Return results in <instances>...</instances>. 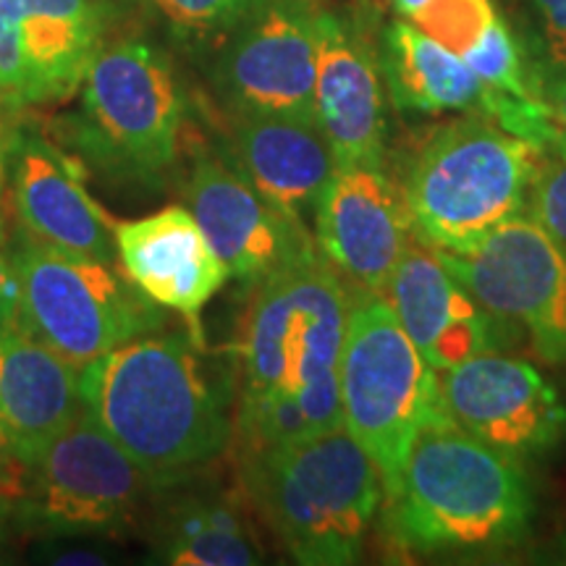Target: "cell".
Instances as JSON below:
<instances>
[{
	"label": "cell",
	"instance_id": "cell-1",
	"mask_svg": "<svg viewBox=\"0 0 566 566\" xmlns=\"http://www.w3.org/2000/svg\"><path fill=\"white\" fill-rule=\"evenodd\" d=\"M349 300L317 244L254 283L239 342V459L344 424L338 363Z\"/></svg>",
	"mask_w": 566,
	"mask_h": 566
},
{
	"label": "cell",
	"instance_id": "cell-2",
	"mask_svg": "<svg viewBox=\"0 0 566 566\" xmlns=\"http://www.w3.org/2000/svg\"><path fill=\"white\" fill-rule=\"evenodd\" d=\"M192 334H145L80 370L82 405L158 491L208 464L233 436L231 396Z\"/></svg>",
	"mask_w": 566,
	"mask_h": 566
},
{
	"label": "cell",
	"instance_id": "cell-3",
	"mask_svg": "<svg viewBox=\"0 0 566 566\" xmlns=\"http://www.w3.org/2000/svg\"><path fill=\"white\" fill-rule=\"evenodd\" d=\"M533 516L522 464L443 415L409 446L388 495L386 533L405 554L485 558L522 546Z\"/></svg>",
	"mask_w": 566,
	"mask_h": 566
},
{
	"label": "cell",
	"instance_id": "cell-4",
	"mask_svg": "<svg viewBox=\"0 0 566 566\" xmlns=\"http://www.w3.org/2000/svg\"><path fill=\"white\" fill-rule=\"evenodd\" d=\"M254 509L296 564L349 566L384 501V478L346 424L242 459Z\"/></svg>",
	"mask_w": 566,
	"mask_h": 566
},
{
	"label": "cell",
	"instance_id": "cell-5",
	"mask_svg": "<svg viewBox=\"0 0 566 566\" xmlns=\"http://www.w3.org/2000/svg\"><path fill=\"white\" fill-rule=\"evenodd\" d=\"M543 150L470 113L438 126L409 163L405 192L415 237L467 252L530 205Z\"/></svg>",
	"mask_w": 566,
	"mask_h": 566
},
{
	"label": "cell",
	"instance_id": "cell-6",
	"mask_svg": "<svg viewBox=\"0 0 566 566\" xmlns=\"http://www.w3.org/2000/svg\"><path fill=\"white\" fill-rule=\"evenodd\" d=\"M184 95L171 59L153 40L103 42L82 82V111L63 139L92 168L122 181L153 184L174 168Z\"/></svg>",
	"mask_w": 566,
	"mask_h": 566
},
{
	"label": "cell",
	"instance_id": "cell-7",
	"mask_svg": "<svg viewBox=\"0 0 566 566\" xmlns=\"http://www.w3.org/2000/svg\"><path fill=\"white\" fill-rule=\"evenodd\" d=\"M338 386L346 430L378 464L388 499L415 436L446 409L436 370L384 294H352Z\"/></svg>",
	"mask_w": 566,
	"mask_h": 566
},
{
	"label": "cell",
	"instance_id": "cell-8",
	"mask_svg": "<svg viewBox=\"0 0 566 566\" xmlns=\"http://www.w3.org/2000/svg\"><path fill=\"white\" fill-rule=\"evenodd\" d=\"M19 325L76 370L132 338L155 334L163 307L111 263L48 247L21 231L11 247Z\"/></svg>",
	"mask_w": 566,
	"mask_h": 566
},
{
	"label": "cell",
	"instance_id": "cell-9",
	"mask_svg": "<svg viewBox=\"0 0 566 566\" xmlns=\"http://www.w3.org/2000/svg\"><path fill=\"white\" fill-rule=\"evenodd\" d=\"M153 491L158 485L82 412L27 464V488L17 504L42 533L101 535L129 527Z\"/></svg>",
	"mask_w": 566,
	"mask_h": 566
},
{
	"label": "cell",
	"instance_id": "cell-10",
	"mask_svg": "<svg viewBox=\"0 0 566 566\" xmlns=\"http://www.w3.org/2000/svg\"><path fill=\"white\" fill-rule=\"evenodd\" d=\"M438 258L488 313L527 338L541 363L566 365V250L533 216L501 223L472 250Z\"/></svg>",
	"mask_w": 566,
	"mask_h": 566
},
{
	"label": "cell",
	"instance_id": "cell-11",
	"mask_svg": "<svg viewBox=\"0 0 566 566\" xmlns=\"http://www.w3.org/2000/svg\"><path fill=\"white\" fill-rule=\"evenodd\" d=\"M315 0H258L223 40L212 84L239 116L317 118Z\"/></svg>",
	"mask_w": 566,
	"mask_h": 566
},
{
	"label": "cell",
	"instance_id": "cell-12",
	"mask_svg": "<svg viewBox=\"0 0 566 566\" xmlns=\"http://www.w3.org/2000/svg\"><path fill=\"white\" fill-rule=\"evenodd\" d=\"M446 415L501 454L530 462L566 436V405L525 359L485 352L443 373Z\"/></svg>",
	"mask_w": 566,
	"mask_h": 566
},
{
	"label": "cell",
	"instance_id": "cell-13",
	"mask_svg": "<svg viewBox=\"0 0 566 566\" xmlns=\"http://www.w3.org/2000/svg\"><path fill=\"white\" fill-rule=\"evenodd\" d=\"M3 192L21 231L55 250L113 263L111 216L90 195L80 160L34 126H9L3 139Z\"/></svg>",
	"mask_w": 566,
	"mask_h": 566
},
{
	"label": "cell",
	"instance_id": "cell-14",
	"mask_svg": "<svg viewBox=\"0 0 566 566\" xmlns=\"http://www.w3.org/2000/svg\"><path fill=\"white\" fill-rule=\"evenodd\" d=\"M412 237L405 192L384 163L336 166L315 208V242L344 279L384 294Z\"/></svg>",
	"mask_w": 566,
	"mask_h": 566
},
{
	"label": "cell",
	"instance_id": "cell-15",
	"mask_svg": "<svg viewBox=\"0 0 566 566\" xmlns=\"http://www.w3.org/2000/svg\"><path fill=\"white\" fill-rule=\"evenodd\" d=\"M184 197L229 275L252 286L317 244L300 218L275 208L237 166L210 153L195 158Z\"/></svg>",
	"mask_w": 566,
	"mask_h": 566
},
{
	"label": "cell",
	"instance_id": "cell-16",
	"mask_svg": "<svg viewBox=\"0 0 566 566\" xmlns=\"http://www.w3.org/2000/svg\"><path fill=\"white\" fill-rule=\"evenodd\" d=\"M384 296L438 373L514 344V331L480 304L428 244H409Z\"/></svg>",
	"mask_w": 566,
	"mask_h": 566
},
{
	"label": "cell",
	"instance_id": "cell-17",
	"mask_svg": "<svg viewBox=\"0 0 566 566\" xmlns=\"http://www.w3.org/2000/svg\"><path fill=\"white\" fill-rule=\"evenodd\" d=\"M317 124L336 166L386 160V92L378 51L359 21L317 11Z\"/></svg>",
	"mask_w": 566,
	"mask_h": 566
},
{
	"label": "cell",
	"instance_id": "cell-18",
	"mask_svg": "<svg viewBox=\"0 0 566 566\" xmlns=\"http://www.w3.org/2000/svg\"><path fill=\"white\" fill-rule=\"evenodd\" d=\"M113 237L126 279L153 304L179 313L189 334L205 342L200 315L229 271L189 208L171 205L137 221H118Z\"/></svg>",
	"mask_w": 566,
	"mask_h": 566
},
{
	"label": "cell",
	"instance_id": "cell-19",
	"mask_svg": "<svg viewBox=\"0 0 566 566\" xmlns=\"http://www.w3.org/2000/svg\"><path fill=\"white\" fill-rule=\"evenodd\" d=\"M233 166L265 200L289 216L315 212L336 171V158L317 118L239 116L231 134Z\"/></svg>",
	"mask_w": 566,
	"mask_h": 566
},
{
	"label": "cell",
	"instance_id": "cell-20",
	"mask_svg": "<svg viewBox=\"0 0 566 566\" xmlns=\"http://www.w3.org/2000/svg\"><path fill=\"white\" fill-rule=\"evenodd\" d=\"M84 412L80 370L24 331L0 334V433L24 464Z\"/></svg>",
	"mask_w": 566,
	"mask_h": 566
},
{
	"label": "cell",
	"instance_id": "cell-21",
	"mask_svg": "<svg viewBox=\"0 0 566 566\" xmlns=\"http://www.w3.org/2000/svg\"><path fill=\"white\" fill-rule=\"evenodd\" d=\"M103 0H19L24 108L69 101L103 48Z\"/></svg>",
	"mask_w": 566,
	"mask_h": 566
},
{
	"label": "cell",
	"instance_id": "cell-22",
	"mask_svg": "<svg viewBox=\"0 0 566 566\" xmlns=\"http://www.w3.org/2000/svg\"><path fill=\"white\" fill-rule=\"evenodd\" d=\"M380 71L394 105L405 113H478L495 124L501 95L409 19H396L380 40Z\"/></svg>",
	"mask_w": 566,
	"mask_h": 566
},
{
	"label": "cell",
	"instance_id": "cell-23",
	"mask_svg": "<svg viewBox=\"0 0 566 566\" xmlns=\"http://www.w3.org/2000/svg\"><path fill=\"white\" fill-rule=\"evenodd\" d=\"M155 556L174 566H250L263 562V548L231 495L192 493L160 514Z\"/></svg>",
	"mask_w": 566,
	"mask_h": 566
},
{
	"label": "cell",
	"instance_id": "cell-24",
	"mask_svg": "<svg viewBox=\"0 0 566 566\" xmlns=\"http://www.w3.org/2000/svg\"><path fill=\"white\" fill-rule=\"evenodd\" d=\"M462 59L491 90L520 101H543L541 66L530 63L525 45L504 17H495L478 45Z\"/></svg>",
	"mask_w": 566,
	"mask_h": 566
},
{
	"label": "cell",
	"instance_id": "cell-25",
	"mask_svg": "<svg viewBox=\"0 0 566 566\" xmlns=\"http://www.w3.org/2000/svg\"><path fill=\"white\" fill-rule=\"evenodd\" d=\"M174 40L192 51L221 48L258 0H150Z\"/></svg>",
	"mask_w": 566,
	"mask_h": 566
},
{
	"label": "cell",
	"instance_id": "cell-26",
	"mask_svg": "<svg viewBox=\"0 0 566 566\" xmlns=\"http://www.w3.org/2000/svg\"><path fill=\"white\" fill-rule=\"evenodd\" d=\"M495 17L493 0H424L409 21L446 51L464 55L478 45Z\"/></svg>",
	"mask_w": 566,
	"mask_h": 566
},
{
	"label": "cell",
	"instance_id": "cell-27",
	"mask_svg": "<svg viewBox=\"0 0 566 566\" xmlns=\"http://www.w3.org/2000/svg\"><path fill=\"white\" fill-rule=\"evenodd\" d=\"M530 216L546 229L566 250V134L548 153H543L533 195H530Z\"/></svg>",
	"mask_w": 566,
	"mask_h": 566
},
{
	"label": "cell",
	"instance_id": "cell-28",
	"mask_svg": "<svg viewBox=\"0 0 566 566\" xmlns=\"http://www.w3.org/2000/svg\"><path fill=\"white\" fill-rule=\"evenodd\" d=\"M0 111H24V53L19 32V0H0Z\"/></svg>",
	"mask_w": 566,
	"mask_h": 566
},
{
	"label": "cell",
	"instance_id": "cell-29",
	"mask_svg": "<svg viewBox=\"0 0 566 566\" xmlns=\"http://www.w3.org/2000/svg\"><path fill=\"white\" fill-rule=\"evenodd\" d=\"M541 19L551 63L566 66V0H530Z\"/></svg>",
	"mask_w": 566,
	"mask_h": 566
},
{
	"label": "cell",
	"instance_id": "cell-30",
	"mask_svg": "<svg viewBox=\"0 0 566 566\" xmlns=\"http://www.w3.org/2000/svg\"><path fill=\"white\" fill-rule=\"evenodd\" d=\"M21 328L19 325V283L13 273L11 247L0 237V334Z\"/></svg>",
	"mask_w": 566,
	"mask_h": 566
},
{
	"label": "cell",
	"instance_id": "cell-31",
	"mask_svg": "<svg viewBox=\"0 0 566 566\" xmlns=\"http://www.w3.org/2000/svg\"><path fill=\"white\" fill-rule=\"evenodd\" d=\"M27 488V464L17 457L6 436L0 433V499L17 504Z\"/></svg>",
	"mask_w": 566,
	"mask_h": 566
},
{
	"label": "cell",
	"instance_id": "cell-32",
	"mask_svg": "<svg viewBox=\"0 0 566 566\" xmlns=\"http://www.w3.org/2000/svg\"><path fill=\"white\" fill-rule=\"evenodd\" d=\"M541 90L556 126L566 134V66L551 63L548 69H541Z\"/></svg>",
	"mask_w": 566,
	"mask_h": 566
},
{
	"label": "cell",
	"instance_id": "cell-33",
	"mask_svg": "<svg viewBox=\"0 0 566 566\" xmlns=\"http://www.w3.org/2000/svg\"><path fill=\"white\" fill-rule=\"evenodd\" d=\"M535 564H554V566H566V530L558 533L548 546H543L537 554L533 556Z\"/></svg>",
	"mask_w": 566,
	"mask_h": 566
},
{
	"label": "cell",
	"instance_id": "cell-34",
	"mask_svg": "<svg viewBox=\"0 0 566 566\" xmlns=\"http://www.w3.org/2000/svg\"><path fill=\"white\" fill-rule=\"evenodd\" d=\"M388 3H391V9L399 13V17L409 19L417 9H420L424 0H388Z\"/></svg>",
	"mask_w": 566,
	"mask_h": 566
},
{
	"label": "cell",
	"instance_id": "cell-35",
	"mask_svg": "<svg viewBox=\"0 0 566 566\" xmlns=\"http://www.w3.org/2000/svg\"><path fill=\"white\" fill-rule=\"evenodd\" d=\"M6 129H9V126L3 124V113H0V195H3V139H6Z\"/></svg>",
	"mask_w": 566,
	"mask_h": 566
},
{
	"label": "cell",
	"instance_id": "cell-36",
	"mask_svg": "<svg viewBox=\"0 0 566 566\" xmlns=\"http://www.w3.org/2000/svg\"><path fill=\"white\" fill-rule=\"evenodd\" d=\"M9 509H11L9 501L0 499V530H3V522H6V514H9Z\"/></svg>",
	"mask_w": 566,
	"mask_h": 566
},
{
	"label": "cell",
	"instance_id": "cell-37",
	"mask_svg": "<svg viewBox=\"0 0 566 566\" xmlns=\"http://www.w3.org/2000/svg\"><path fill=\"white\" fill-rule=\"evenodd\" d=\"M0 113H3V111H0Z\"/></svg>",
	"mask_w": 566,
	"mask_h": 566
}]
</instances>
